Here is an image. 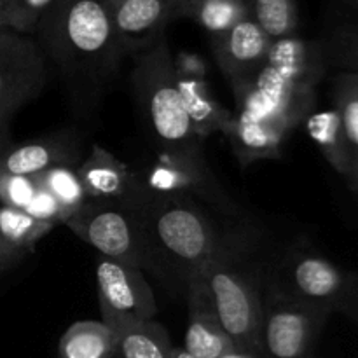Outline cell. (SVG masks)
Instances as JSON below:
<instances>
[{"label": "cell", "mask_w": 358, "mask_h": 358, "mask_svg": "<svg viewBox=\"0 0 358 358\" xmlns=\"http://www.w3.org/2000/svg\"><path fill=\"white\" fill-rule=\"evenodd\" d=\"M10 2H13V0H0V30H2L3 16H6V13H7V9H9Z\"/></svg>", "instance_id": "36"}, {"label": "cell", "mask_w": 358, "mask_h": 358, "mask_svg": "<svg viewBox=\"0 0 358 358\" xmlns=\"http://www.w3.org/2000/svg\"><path fill=\"white\" fill-rule=\"evenodd\" d=\"M80 149L76 136L56 133L48 138L10 147L0 156V173L16 177H35L59 164L79 166Z\"/></svg>", "instance_id": "15"}, {"label": "cell", "mask_w": 358, "mask_h": 358, "mask_svg": "<svg viewBox=\"0 0 358 358\" xmlns=\"http://www.w3.org/2000/svg\"><path fill=\"white\" fill-rule=\"evenodd\" d=\"M37 178L41 187H44L58 201L66 220L87 201L86 189L77 173V166L59 164V166H52L44 173L37 175Z\"/></svg>", "instance_id": "25"}, {"label": "cell", "mask_w": 358, "mask_h": 358, "mask_svg": "<svg viewBox=\"0 0 358 358\" xmlns=\"http://www.w3.org/2000/svg\"><path fill=\"white\" fill-rule=\"evenodd\" d=\"M58 358H115V336L98 320H80L63 332Z\"/></svg>", "instance_id": "21"}, {"label": "cell", "mask_w": 358, "mask_h": 358, "mask_svg": "<svg viewBox=\"0 0 358 358\" xmlns=\"http://www.w3.org/2000/svg\"><path fill=\"white\" fill-rule=\"evenodd\" d=\"M138 173L147 198H199L220 212L236 213V205L212 173L201 152L159 150L156 159Z\"/></svg>", "instance_id": "10"}, {"label": "cell", "mask_w": 358, "mask_h": 358, "mask_svg": "<svg viewBox=\"0 0 358 358\" xmlns=\"http://www.w3.org/2000/svg\"><path fill=\"white\" fill-rule=\"evenodd\" d=\"M24 212L30 213L31 217H35L37 220H42V222L55 224V226H59V224H65V213L59 208L58 201L45 191L44 187L38 189L35 192V196L31 198V201L28 203V206L24 208Z\"/></svg>", "instance_id": "30"}, {"label": "cell", "mask_w": 358, "mask_h": 358, "mask_svg": "<svg viewBox=\"0 0 358 358\" xmlns=\"http://www.w3.org/2000/svg\"><path fill=\"white\" fill-rule=\"evenodd\" d=\"M23 257L24 254H21V252H17L16 248L10 247V245L3 240L2 234H0V273L14 268V266H16Z\"/></svg>", "instance_id": "32"}, {"label": "cell", "mask_w": 358, "mask_h": 358, "mask_svg": "<svg viewBox=\"0 0 358 358\" xmlns=\"http://www.w3.org/2000/svg\"><path fill=\"white\" fill-rule=\"evenodd\" d=\"M250 17L271 41L297 35V0H254L250 3Z\"/></svg>", "instance_id": "26"}, {"label": "cell", "mask_w": 358, "mask_h": 358, "mask_svg": "<svg viewBox=\"0 0 358 358\" xmlns=\"http://www.w3.org/2000/svg\"><path fill=\"white\" fill-rule=\"evenodd\" d=\"M131 83L150 135L159 150L201 152V140L192 131L178 93L173 55L166 37L135 56Z\"/></svg>", "instance_id": "4"}, {"label": "cell", "mask_w": 358, "mask_h": 358, "mask_svg": "<svg viewBox=\"0 0 358 358\" xmlns=\"http://www.w3.org/2000/svg\"><path fill=\"white\" fill-rule=\"evenodd\" d=\"M38 189H41V184H38L37 175L16 177V175L0 173V205L24 210Z\"/></svg>", "instance_id": "29"}, {"label": "cell", "mask_w": 358, "mask_h": 358, "mask_svg": "<svg viewBox=\"0 0 358 358\" xmlns=\"http://www.w3.org/2000/svg\"><path fill=\"white\" fill-rule=\"evenodd\" d=\"M355 320L358 322V303H357V315H355Z\"/></svg>", "instance_id": "37"}, {"label": "cell", "mask_w": 358, "mask_h": 358, "mask_svg": "<svg viewBox=\"0 0 358 358\" xmlns=\"http://www.w3.org/2000/svg\"><path fill=\"white\" fill-rule=\"evenodd\" d=\"M210 38L217 65L233 86L243 83L261 66L273 42L250 16L226 34Z\"/></svg>", "instance_id": "14"}, {"label": "cell", "mask_w": 358, "mask_h": 358, "mask_svg": "<svg viewBox=\"0 0 358 358\" xmlns=\"http://www.w3.org/2000/svg\"><path fill=\"white\" fill-rule=\"evenodd\" d=\"M96 287L101 317L154 320L157 315L156 297L142 269L98 255Z\"/></svg>", "instance_id": "11"}, {"label": "cell", "mask_w": 358, "mask_h": 358, "mask_svg": "<svg viewBox=\"0 0 358 358\" xmlns=\"http://www.w3.org/2000/svg\"><path fill=\"white\" fill-rule=\"evenodd\" d=\"M185 0H108L126 56H136L164 38L166 27L184 20Z\"/></svg>", "instance_id": "12"}, {"label": "cell", "mask_w": 358, "mask_h": 358, "mask_svg": "<svg viewBox=\"0 0 358 358\" xmlns=\"http://www.w3.org/2000/svg\"><path fill=\"white\" fill-rule=\"evenodd\" d=\"M306 131L322 150L327 163L345 178V182L348 180L350 150L339 112L336 108H325L308 115Z\"/></svg>", "instance_id": "20"}, {"label": "cell", "mask_w": 358, "mask_h": 358, "mask_svg": "<svg viewBox=\"0 0 358 358\" xmlns=\"http://www.w3.org/2000/svg\"><path fill=\"white\" fill-rule=\"evenodd\" d=\"M222 358H261L259 352H248V350L233 348L229 353H226Z\"/></svg>", "instance_id": "33"}, {"label": "cell", "mask_w": 358, "mask_h": 358, "mask_svg": "<svg viewBox=\"0 0 358 358\" xmlns=\"http://www.w3.org/2000/svg\"><path fill=\"white\" fill-rule=\"evenodd\" d=\"M140 212L154 271L164 269L187 285L201 266L222 255L213 224L194 199L152 196Z\"/></svg>", "instance_id": "3"}, {"label": "cell", "mask_w": 358, "mask_h": 358, "mask_svg": "<svg viewBox=\"0 0 358 358\" xmlns=\"http://www.w3.org/2000/svg\"><path fill=\"white\" fill-rule=\"evenodd\" d=\"M77 173L86 189L87 199H105L136 208L147 201L138 171L131 170L98 143L91 147L90 156L80 161Z\"/></svg>", "instance_id": "13"}, {"label": "cell", "mask_w": 358, "mask_h": 358, "mask_svg": "<svg viewBox=\"0 0 358 358\" xmlns=\"http://www.w3.org/2000/svg\"><path fill=\"white\" fill-rule=\"evenodd\" d=\"M324 44L299 35L273 41L264 62L236 84V114L292 131L315 103V86L325 72Z\"/></svg>", "instance_id": "2"}, {"label": "cell", "mask_w": 358, "mask_h": 358, "mask_svg": "<svg viewBox=\"0 0 358 358\" xmlns=\"http://www.w3.org/2000/svg\"><path fill=\"white\" fill-rule=\"evenodd\" d=\"M250 16V6L245 0H185L184 20H192L205 28L210 37L227 30Z\"/></svg>", "instance_id": "23"}, {"label": "cell", "mask_w": 358, "mask_h": 358, "mask_svg": "<svg viewBox=\"0 0 358 358\" xmlns=\"http://www.w3.org/2000/svg\"><path fill=\"white\" fill-rule=\"evenodd\" d=\"M31 37L80 103L100 96L126 56L108 0H55Z\"/></svg>", "instance_id": "1"}, {"label": "cell", "mask_w": 358, "mask_h": 358, "mask_svg": "<svg viewBox=\"0 0 358 358\" xmlns=\"http://www.w3.org/2000/svg\"><path fill=\"white\" fill-rule=\"evenodd\" d=\"M177 87L180 93L182 103H184L185 114L199 140H206L213 133H224L229 122L233 121L234 114L210 91L206 79L198 77L177 76Z\"/></svg>", "instance_id": "19"}, {"label": "cell", "mask_w": 358, "mask_h": 358, "mask_svg": "<svg viewBox=\"0 0 358 358\" xmlns=\"http://www.w3.org/2000/svg\"><path fill=\"white\" fill-rule=\"evenodd\" d=\"M65 226L98 252V255L133 268H149L150 254L136 206L105 199H87Z\"/></svg>", "instance_id": "5"}, {"label": "cell", "mask_w": 358, "mask_h": 358, "mask_svg": "<svg viewBox=\"0 0 358 358\" xmlns=\"http://www.w3.org/2000/svg\"><path fill=\"white\" fill-rule=\"evenodd\" d=\"M55 227V224L37 220L24 210L0 205V234L10 247L21 254H31L35 245L48 236Z\"/></svg>", "instance_id": "24"}, {"label": "cell", "mask_w": 358, "mask_h": 358, "mask_svg": "<svg viewBox=\"0 0 358 358\" xmlns=\"http://www.w3.org/2000/svg\"><path fill=\"white\" fill-rule=\"evenodd\" d=\"M55 0H13L2 21V30H14L17 34L34 35L42 14Z\"/></svg>", "instance_id": "28"}, {"label": "cell", "mask_w": 358, "mask_h": 358, "mask_svg": "<svg viewBox=\"0 0 358 358\" xmlns=\"http://www.w3.org/2000/svg\"><path fill=\"white\" fill-rule=\"evenodd\" d=\"M245 2H247V3H248V6H250V3H252V2H254V0H245Z\"/></svg>", "instance_id": "38"}, {"label": "cell", "mask_w": 358, "mask_h": 358, "mask_svg": "<svg viewBox=\"0 0 358 358\" xmlns=\"http://www.w3.org/2000/svg\"><path fill=\"white\" fill-rule=\"evenodd\" d=\"M327 311L283 296L269 287L262 301L257 352L261 358H313Z\"/></svg>", "instance_id": "9"}, {"label": "cell", "mask_w": 358, "mask_h": 358, "mask_svg": "<svg viewBox=\"0 0 358 358\" xmlns=\"http://www.w3.org/2000/svg\"><path fill=\"white\" fill-rule=\"evenodd\" d=\"M271 287L294 301L327 311L348 315L355 320L358 275L313 252H296L280 266Z\"/></svg>", "instance_id": "7"}, {"label": "cell", "mask_w": 358, "mask_h": 358, "mask_svg": "<svg viewBox=\"0 0 358 358\" xmlns=\"http://www.w3.org/2000/svg\"><path fill=\"white\" fill-rule=\"evenodd\" d=\"M173 69L177 76L185 77H198V79H206L208 73V65L198 52L191 51H178L173 55Z\"/></svg>", "instance_id": "31"}, {"label": "cell", "mask_w": 358, "mask_h": 358, "mask_svg": "<svg viewBox=\"0 0 358 358\" xmlns=\"http://www.w3.org/2000/svg\"><path fill=\"white\" fill-rule=\"evenodd\" d=\"M170 358H196V357H192L191 353L189 352H185L184 348H171V353H170Z\"/></svg>", "instance_id": "35"}, {"label": "cell", "mask_w": 358, "mask_h": 358, "mask_svg": "<svg viewBox=\"0 0 358 358\" xmlns=\"http://www.w3.org/2000/svg\"><path fill=\"white\" fill-rule=\"evenodd\" d=\"M348 3L350 16L345 21H358V0H346Z\"/></svg>", "instance_id": "34"}, {"label": "cell", "mask_w": 358, "mask_h": 358, "mask_svg": "<svg viewBox=\"0 0 358 358\" xmlns=\"http://www.w3.org/2000/svg\"><path fill=\"white\" fill-rule=\"evenodd\" d=\"M334 108L339 112L350 150L348 187L358 194V73L339 72L332 84Z\"/></svg>", "instance_id": "22"}, {"label": "cell", "mask_w": 358, "mask_h": 358, "mask_svg": "<svg viewBox=\"0 0 358 358\" xmlns=\"http://www.w3.org/2000/svg\"><path fill=\"white\" fill-rule=\"evenodd\" d=\"M101 322L115 336V358H170L171 345L166 329L154 320H126L103 315Z\"/></svg>", "instance_id": "18"}, {"label": "cell", "mask_w": 358, "mask_h": 358, "mask_svg": "<svg viewBox=\"0 0 358 358\" xmlns=\"http://www.w3.org/2000/svg\"><path fill=\"white\" fill-rule=\"evenodd\" d=\"M322 44L327 63L358 73V21H341Z\"/></svg>", "instance_id": "27"}, {"label": "cell", "mask_w": 358, "mask_h": 358, "mask_svg": "<svg viewBox=\"0 0 358 358\" xmlns=\"http://www.w3.org/2000/svg\"><path fill=\"white\" fill-rule=\"evenodd\" d=\"M185 287L189 297V322L184 350L196 358H222L234 348L233 343L224 332L198 280L189 278Z\"/></svg>", "instance_id": "16"}, {"label": "cell", "mask_w": 358, "mask_h": 358, "mask_svg": "<svg viewBox=\"0 0 358 358\" xmlns=\"http://www.w3.org/2000/svg\"><path fill=\"white\" fill-rule=\"evenodd\" d=\"M191 278L198 280L205 290L234 348L257 352L262 301L252 280L238 271L224 254L201 266Z\"/></svg>", "instance_id": "6"}, {"label": "cell", "mask_w": 358, "mask_h": 358, "mask_svg": "<svg viewBox=\"0 0 358 358\" xmlns=\"http://www.w3.org/2000/svg\"><path fill=\"white\" fill-rule=\"evenodd\" d=\"M48 77L49 63L31 35L0 30V156L13 147V117L41 96Z\"/></svg>", "instance_id": "8"}, {"label": "cell", "mask_w": 358, "mask_h": 358, "mask_svg": "<svg viewBox=\"0 0 358 358\" xmlns=\"http://www.w3.org/2000/svg\"><path fill=\"white\" fill-rule=\"evenodd\" d=\"M229 140L241 166L261 159H276L289 133L273 122L234 112L233 121L222 133Z\"/></svg>", "instance_id": "17"}]
</instances>
